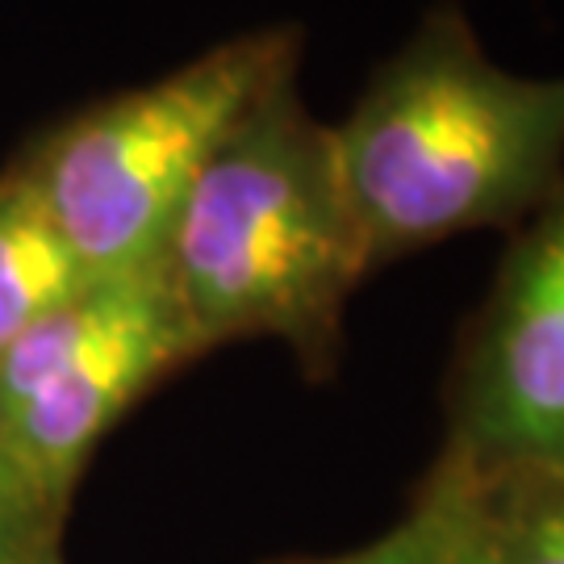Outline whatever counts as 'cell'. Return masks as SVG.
<instances>
[{"label":"cell","mask_w":564,"mask_h":564,"mask_svg":"<svg viewBox=\"0 0 564 564\" xmlns=\"http://www.w3.org/2000/svg\"><path fill=\"white\" fill-rule=\"evenodd\" d=\"M481 485L485 564H564V473Z\"/></svg>","instance_id":"cell-8"},{"label":"cell","mask_w":564,"mask_h":564,"mask_svg":"<svg viewBox=\"0 0 564 564\" xmlns=\"http://www.w3.org/2000/svg\"><path fill=\"white\" fill-rule=\"evenodd\" d=\"M55 510L42 506L25 485L0 464V564H51L46 519Z\"/></svg>","instance_id":"cell-9"},{"label":"cell","mask_w":564,"mask_h":564,"mask_svg":"<svg viewBox=\"0 0 564 564\" xmlns=\"http://www.w3.org/2000/svg\"><path fill=\"white\" fill-rule=\"evenodd\" d=\"M93 284L76 247L55 223L30 160L0 176V356L42 318Z\"/></svg>","instance_id":"cell-6"},{"label":"cell","mask_w":564,"mask_h":564,"mask_svg":"<svg viewBox=\"0 0 564 564\" xmlns=\"http://www.w3.org/2000/svg\"><path fill=\"white\" fill-rule=\"evenodd\" d=\"M372 272L468 230H519L564 184V76L489 59L460 4H435L330 126Z\"/></svg>","instance_id":"cell-1"},{"label":"cell","mask_w":564,"mask_h":564,"mask_svg":"<svg viewBox=\"0 0 564 564\" xmlns=\"http://www.w3.org/2000/svg\"><path fill=\"white\" fill-rule=\"evenodd\" d=\"M477 510H481V481L464 464L444 456L402 523L347 556L314 564H447L468 535Z\"/></svg>","instance_id":"cell-7"},{"label":"cell","mask_w":564,"mask_h":564,"mask_svg":"<svg viewBox=\"0 0 564 564\" xmlns=\"http://www.w3.org/2000/svg\"><path fill=\"white\" fill-rule=\"evenodd\" d=\"M51 564H55V561H51Z\"/></svg>","instance_id":"cell-11"},{"label":"cell","mask_w":564,"mask_h":564,"mask_svg":"<svg viewBox=\"0 0 564 564\" xmlns=\"http://www.w3.org/2000/svg\"><path fill=\"white\" fill-rule=\"evenodd\" d=\"M481 506H485V485H481ZM447 564H485V544H481V510H477V519L468 527V535L460 540V547L452 552V561Z\"/></svg>","instance_id":"cell-10"},{"label":"cell","mask_w":564,"mask_h":564,"mask_svg":"<svg viewBox=\"0 0 564 564\" xmlns=\"http://www.w3.org/2000/svg\"><path fill=\"white\" fill-rule=\"evenodd\" d=\"M302 34L256 30L118 93L46 134L25 160L88 276L160 268L184 197L235 126L297 76Z\"/></svg>","instance_id":"cell-3"},{"label":"cell","mask_w":564,"mask_h":564,"mask_svg":"<svg viewBox=\"0 0 564 564\" xmlns=\"http://www.w3.org/2000/svg\"><path fill=\"white\" fill-rule=\"evenodd\" d=\"M368 272L335 134L289 76L202 167L163 247V276L202 351L281 339L305 368H326Z\"/></svg>","instance_id":"cell-2"},{"label":"cell","mask_w":564,"mask_h":564,"mask_svg":"<svg viewBox=\"0 0 564 564\" xmlns=\"http://www.w3.org/2000/svg\"><path fill=\"white\" fill-rule=\"evenodd\" d=\"M197 351L163 263L97 276L0 356V464L59 510L105 431Z\"/></svg>","instance_id":"cell-4"},{"label":"cell","mask_w":564,"mask_h":564,"mask_svg":"<svg viewBox=\"0 0 564 564\" xmlns=\"http://www.w3.org/2000/svg\"><path fill=\"white\" fill-rule=\"evenodd\" d=\"M444 456L477 481L564 473V184L510 235L456 368Z\"/></svg>","instance_id":"cell-5"}]
</instances>
